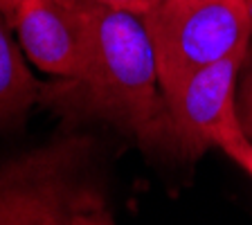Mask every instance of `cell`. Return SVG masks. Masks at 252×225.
<instances>
[{
	"instance_id": "obj_6",
	"label": "cell",
	"mask_w": 252,
	"mask_h": 225,
	"mask_svg": "<svg viewBox=\"0 0 252 225\" xmlns=\"http://www.w3.org/2000/svg\"><path fill=\"white\" fill-rule=\"evenodd\" d=\"M9 30V23L0 14V131L21 124L34 101L41 99L43 88L25 65Z\"/></svg>"
},
{
	"instance_id": "obj_4",
	"label": "cell",
	"mask_w": 252,
	"mask_h": 225,
	"mask_svg": "<svg viewBox=\"0 0 252 225\" xmlns=\"http://www.w3.org/2000/svg\"><path fill=\"white\" fill-rule=\"evenodd\" d=\"M250 50V47H248ZM246 54H234L185 79L167 101L164 149L196 160L207 149L219 147L220 135L239 126L236 81Z\"/></svg>"
},
{
	"instance_id": "obj_1",
	"label": "cell",
	"mask_w": 252,
	"mask_h": 225,
	"mask_svg": "<svg viewBox=\"0 0 252 225\" xmlns=\"http://www.w3.org/2000/svg\"><path fill=\"white\" fill-rule=\"evenodd\" d=\"M41 101L63 117L101 120L144 147L164 149L167 101L142 16L84 0L81 70L45 84Z\"/></svg>"
},
{
	"instance_id": "obj_2",
	"label": "cell",
	"mask_w": 252,
	"mask_h": 225,
	"mask_svg": "<svg viewBox=\"0 0 252 225\" xmlns=\"http://www.w3.org/2000/svg\"><path fill=\"white\" fill-rule=\"evenodd\" d=\"M93 142L61 135L0 162V225H74L104 198L88 180Z\"/></svg>"
},
{
	"instance_id": "obj_5",
	"label": "cell",
	"mask_w": 252,
	"mask_h": 225,
	"mask_svg": "<svg viewBox=\"0 0 252 225\" xmlns=\"http://www.w3.org/2000/svg\"><path fill=\"white\" fill-rule=\"evenodd\" d=\"M11 30L43 72L57 79L79 74L84 57V0H25Z\"/></svg>"
},
{
	"instance_id": "obj_12",
	"label": "cell",
	"mask_w": 252,
	"mask_h": 225,
	"mask_svg": "<svg viewBox=\"0 0 252 225\" xmlns=\"http://www.w3.org/2000/svg\"><path fill=\"white\" fill-rule=\"evenodd\" d=\"M164 2H171V5H194V2H207V0H164Z\"/></svg>"
},
{
	"instance_id": "obj_3",
	"label": "cell",
	"mask_w": 252,
	"mask_h": 225,
	"mask_svg": "<svg viewBox=\"0 0 252 225\" xmlns=\"http://www.w3.org/2000/svg\"><path fill=\"white\" fill-rule=\"evenodd\" d=\"M153 41L164 97L212 63L250 47L252 21L243 0H207L194 5L160 2L142 16Z\"/></svg>"
},
{
	"instance_id": "obj_10",
	"label": "cell",
	"mask_w": 252,
	"mask_h": 225,
	"mask_svg": "<svg viewBox=\"0 0 252 225\" xmlns=\"http://www.w3.org/2000/svg\"><path fill=\"white\" fill-rule=\"evenodd\" d=\"M74 225H115V221H113L110 212L101 205V207H94V210L81 212L74 219Z\"/></svg>"
},
{
	"instance_id": "obj_13",
	"label": "cell",
	"mask_w": 252,
	"mask_h": 225,
	"mask_svg": "<svg viewBox=\"0 0 252 225\" xmlns=\"http://www.w3.org/2000/svg\"><path fill=\"white\" fill-rule=\"evenodd\" d=\"M246 2V9H248V16H250V21H252V0H243Z\"/></svg>"
},
{
	"instance_id": "obj_8",
	"label": "cell",
	"mask_w": 252,
	"mask_h": 225,
	"mask_svg": "<svg viewBox=\"0 0 252 225\" xmlns=\"http://www.w3.org/2000/svg\"><path fill=\"white\" fill-rule=\"evenodd\" d=\"M220 151L225 153L227 158H232L243 171L252 178V142L246 137V133L241 131V126H234V129H227L219 140Z\"/></svg>"
},
{
	"instance_id": "obj_7",
	"label": "cell",
	"mask_w": 252,
	"mask_h": 225,
	"mask_svg": "<svg viewBox=\"0 0 252 225\" xmlns=\"http://www.w3.org/2000/svg\"><path fill=\"white\" fill-rule=\"evenodd\" d=\"M236 117H239L241 131L252 142V45L246 54L239 81H236Z\"/></svg>"
},
{
	"instance_id": "obj_9",
	"label": "cell",
	"mask_w": 252,
	"mask_h": 225,
	"mask_svg": "<svg viewBox=\"0 0 252 225\" xmlns=\"http://www.w3.org/2000/svg\"><path fill=\"white\" fill-rule=\"evenodd\" d=\"M86 2H94V5H101V7H110V9L131 11V14L144 16L156 9L162 0H86Z\"/></svg>"
},
{
	"instance_id": "obj_11",
	"label": "cell",
	"mask_w": 252,
	"mask_h": 225,
	"mask_svg": "<svg viewBox=\"0 0 252 225\" xmlns=\"http://www.w3.org/2000/svg\"><path fill=\"white\" fill-rule=\"evenodd\" d=\"M23 2H25V0H0V14L5 16V21L9 23V27L14 25L16 11H18V7H21Z\"/></svg>"
}]
</instances>
